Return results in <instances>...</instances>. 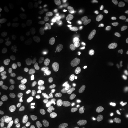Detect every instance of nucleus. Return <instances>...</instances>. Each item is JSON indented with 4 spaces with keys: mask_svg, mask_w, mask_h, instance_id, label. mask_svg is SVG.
I'll list each match as a JSON object with an SVG mask.
<instances>
[{
    "mask_svg": "<svg viewBox=\"0 0 128 128\" xmlns=\"http://www.w3.org/2000/svg\"><path fill=\"white\" fill-rule=\"evenodd\" d=\"M82 96L85 102L92 107L98 106L102 102L100 94L92 90H85L82 93Z\"/></svg>",
    "mask_w": 128,
    "mask_h": 128,
    "instance_id": "1",
    "label": "nucleus"
},
{
    "mask_svg": "<svg viewBox=\"0 0 128 128\" xmlns=\"http://www.w3.org/2000/svg\"><path fill=\"white\" fill-rule=\"evenodd\" d=\"M81 105V100L77 96H74L65 101L62 104V109L68 113L76 112L80 108Z\"/></svg>",
    "mask_w": 128,
    "mask_h": 128,
    "instance_id": "2",
    "label": "nucleus"
},
{
    "mask_svg": "<svg viewBox=\"0 0 128 128\" xmlns=\"http://www.w3.org/2000/svg\"><path fill=\"white\" fill-rule=\"evenodd\" d=\"M81 57V52L79 49H71L67 52L66 58V62L68 65H76L80 61Z\"/></svg>",
    "mask_w": 128,
    "mask_h": 128,
    "instance_id": "3",
    "label": "nucleus"
},
{
    "mask_svg": "<svg viewBox=\"0 0 128 128\" xmlns=\"http://www.w3.org/2000/svg\"><path fill=\"white\" fill-rule=\"evenodd\" d=\"M98 79L100 85L104 88L109 87L112 83L111 75L106 69H102L99 71Z\"/></svg>",
    "mask_w": 128,
    "mask_h": 128,
    "instance_id": "4",
    "label": "nucleus"
},
{
    "mask_svg": "<svg viewBox=\"0 0 128 128\" xmlns=\"http://www.w3.org/2000/svg\"><path fill=\"white\" fill-rule=\"evenodd\" d=\"M49 40L54 47L62 48L66 44V39L64 35L60 34H53L49 36Z\"/></svg>",
    "mask_w": 128,
    "mask_h": 128,
    "instance_id": "5",
    "label": "nucleus"
},
{
    "mask_svg": "<svg viewBox=\"0 0 128 128\" xmlns=\"http://www.w3.org/2000/svg\"><path fill=\"white\" fill-rule=\"evenodd\" d=\"M76 80L80 86L85 87L89 82V74L85 69H80L76 72Z\"/></svg>",
    "mask_w": 128,
    "mask_h": 128,
    "instance_id": "6",
    "label": "nucleus"
},
{
    "mask_svg": "<svg viewBox=\"0 0 128 128\" xmlns=\"http://www.w3.org/2000/svg\"><path fill=\"white\" fill-rule=\"evenodd\" d=\"M70 14L71 20L74 22H80L83 18V10L82 7L77 5L72 6L70 10Z\"/></svg>",
    "mask_w": 128,
    "mask_h": 128,
    "instance_id": "7",
    "label": "nucleus"
},
{
    "mask_svg": "<svg viewBox=\"0 0 128 128\" xmlns=\"http://www.w3.org/2000/svg\"><path fill=\"white\" fill-rule=\"evenodd\" d=\"M48 59L46 57L34 56L30 60V65L32 68L40 69L46 66L48 64Z\"/></svg>",
    "mask_w": 128,
    "mask_h": 128,
    "instance_id": "8",
    "label": "nucleus"
},
{
    "mask_svg": "<svg viewBox=\"0 0 128 128\" xmlns=\"http://www.w3.org/2000/svg\"><path fill=\"white\" fill-rule=\"evenodd\" d=\"M17 52V49L14 46H8L0 49V58L1 59H7L13 56Z\"/></svg>",
    "mask_w": 128,
    "mask_h": 128,
    "instance_id": "9",
    "label": "nucleus"
},
{
    "mask_svg": "<svg viewBox=\"0 0 128 128\" xmlns=\"http://www.w3.org/2000/svg\"><path fill=\"white\" fill-rule=\"evenodd\" d=\"M113 66L119 72L125 74L128 72V66L125 62L120 58H116L113 60Z\"/></svg>",
    "mask_w": 128,
    "mask_h": 128,
    "instance_id": "10",
    "label": "nucleus"
},
{
    "mask_svg": "<svg viewBox=\"0 0 128 128\" xmlns=\"http://www.w3.org/2000/svg\"><path fill=\"white\" fill-rule=\"evenodd\" d=\"M2 87L8 92H14L18 87V82L15 79L8 80L4 82Z\"/></svg>",
    "mask_w": 128,
    "mask_h": 128,
    "instance_id": "11",
    "label": "nucleus"
},
{
    "mask_svg": "<svg viewBox=\"0 0 128 128\" xmlns=\"http://www.w3.org/2000/svg\"><path fill=\"white\" fill-rule=\"evenodd\" d=\"M24 19L28 23H32L34 20L35 16L33 11L28 8H24L22 12Z\"/></svg>",
    "mask_w": 128,
    "mask_h": 128,
    "instance_id": "12",
    "label": "nucleus"
},
{
    "mask_svg": "<svg viewBox=\"0 0 128 128\" xmlns=\"http://www.w3.org/2000/svg\"><path fill=\"white\" fill-rule=\"evenodd\" d=\"M28 106L25 102H20L16 104L13 108V110L18 114H23L28 111Z\"/></svg>",
    "mask_w": 128,
    "mask_h": 128,
    "instance_id": "13",
    "label": "nucleus"
},
{
    "mask_svg": "<svg viewBox=\"0 0 128 128\" xmlns=\"http://www.w3.org/2000/svg\"><path fill=\"white\" fill-rule=\"evenodd\" d=\"M10 23L14 30L19 32L22 30V25L20 23L18 17L16 15H12L10 20Z\"/></svg>",
    "mask_w": 128,
    "mask_h": 128,
    "instance_id": "14",
    "label": "nucleus"
},
{
    "mask_svg": "<svg viewBox=\"0 0 128 128\" xmlns=\"http://www.w3.org/2000/svg\"><path fill=\"white\" fill-rule=\"evenodd\" d=\"M114 38L117 41H128V30L122 29L118 30L114 34Z\"/></svg>",
    "mask_w": 128,
    "mask_h": 128,
    "instance_id": "15",
    "label": "nucleus"
},
{
    "mask_svg": "<svg viewBox=\"0 0 128 128\" xmlns=\"http://www.w3.org/2000/svg\"><path fill=\"white\" fill-rule=\"evenodd\" d=\"M110 50L113 54H117L121 52L122 50V44L119 41H113L110 43Z\"/></svg>",
    "mask_w": 128,
    "mask_h": 128,
    "instance_id": "16",
    "label": "nucleus"
},
{
    "mask_svg": "<svg viewBox=\"0 0 128 128\" xmlns=\"http://www.w3.org/2000/svg\"><path fill=\"white\" fill-rule=\"evenodd\" d=\"M29 94L32 100H38L42 95V92L39 88L31 87L29 88Z\"/></svg>",
    "mask_w": 128,
    "mask_h": 128,
    "instance_id": "17",
    "label": "nucleus"
},
{
    "mask_svg": "<svg viewBox=\"0 0 128 128\" xmlns=\"http://www.w3.org/2000/svg\"><path fill=\"white\" fill-rule=\"evenodd\" d=\"M62 94L58 90L54 88L50 92V98L53 103H58L61 100Z\"/></svg>",
    "mask_w": 128,
    "mask_h": 128,
    "instance_id": "18",
    "label": "nucleus"
},
{
    "mask_svg": "<svg viewBox=\"0 0 128 128\" xmlns=\"http://www.w3.org/2000/svg\"><path fill=\"white\" fill-rule=\"evenodd\" d=\"M96 14V9L92 6H88L86 8L85 12V17L87 20H92L95 17Z\"/></svg>",
    "mask_w": 128,
    "mask_h": 128,
    "instance_id": "19",
    "label": "nucleus"
},
{
    "mask_svg": "<svg viewBox=\"0 0 128 128\" xmlns=\"http://www.w3.org/2000/svg\"><path fill=\"white\" fill-rule=\"evenodd\" d=\"M96 59L101 61H109L112 58V54L109 52H104L99 53V54L96 55Z\"/></svg>",
    "mask_w": 128,
    "mask_h": 128,
    "instance_id": "20",
    "label": "nucleus"
},
{
    "mask_svg": "<svg viewBox=\"0 0 128 128\" xmlns=\"http://www.w3.org/2000/svg\"><path fill=\"white\" fill-rule=\"evenodd\" d=\"M45 50L46 45L43 43H40L39 44H37L32 49V53L34 54H42V53H44Z\"/></svg>",
    "mask_w": 128,
    "mask_h": 128,
    "instance_id": "21",
    "label": "nucleus"
},
{
    "mask_svg": "<svg viewBox=\"0 0 128 128\" xmlns=\"http://www.w3.org/2000/svg\"><path fill=\"white\" fill-rule=\"evenodd\" d=\"M110 31V27L106 24H103L97 29V33L98 36H104Z\"/></svg>",
    "mask_w": 128,
    "mask_h": 128,
    "instance_id": "22",
    "label": "nucleus"
},
{
    "mask_svg": "<svg viewBox=\"0 0 128 128\" xmlns=\"http://www.w3.org/2000/svg\"><path fill=\"white\" fill-rule=\"evenodd\" d=\"M76 78H71L66 81L64 83V87L67 90H72L76 87Z\"/></svg>",
    "mask_w": 128,
    "mask_h": 128,
    "instance_id": "23",
    "label": "nucleus"
},
{
    "mask_svg": "<svg viewBox=\"0 0 128 128\" xmlns=\"http://www.w3.org/2000/svg\"><path fill=\"white\" fill-rule=\"evenodd\" d=\"M54 66L57 70H62L65 66V62L64 60L60 58H55L54 60Z\"/></svg>",
    "mask_w": 128,
    "mask_h": 128,
    "instance_id": "24",
    "label": "nucleus"
},
{
    "mask_svg": "<svg viewBox=\"0 0 128 128\" xmlns=\"http://www.w3.org/2000/svg\"><path fill=\"white\" fill-rule=\"evenodd\" d=\"M4 128H18V124L16 119H11L6 122Z\"/></svg>",
    "mask_w": 128,
    "mask_h": 128,
    "instance_id": "25",
    "label": "nucleus"
},
{
    "mask_svg": "<svg viewBox=\"0 0 128 128\" xmlns=\"http://www.w3.org/2000/svg\"><path fill=\"white\" fill-rule=\"evenodd\" d=\"M9 100L6 97H0V108H4L8 105Z\"/></svg>",
    "mask_w": 128,
    "mask_h": 128,
    "instance_id": "26",
    "label": "nucleus"
},
{
    "mask_svg": "<svg viewBox=\"0 0 128 128\" xmlns=\"http://www.w3.org/2000/svg\"><path fill=\"white\" fill-rule=\"evenodd\" d=\"M28 58L26 56H23L18 59V60H17V64L20 66H24L28 63Z\"/></svg>",
    "mask_w": 128,
    "mask_h": 128,
    "instance_id": "27",
    "label": "nucleus"
},
{
    "mask_svg": "<svg viewBox=\"0 0 128 128\" xmlns=\"http://www.w3.org/2000/svg\"><path fill=\"white\" fill-rule=\"evenodd\" d=\"M123 108H124V109L125 110L126 112H128V95L126 96L125 98L123 101Z\"/></svg>",
    "mask_w": 128,
    "mask_h": 128,
    "instance_id": "28",
    "label": "nucleus"
},
{
    "mask_svg": "<svg viewBox=\"0 0 128 128\" xmlns=\"http://www.w3.org/2000/svg\"><path fill=\"white\" fill-rule=\"evenodd\" d=\"M104 2L103 1H97V3L96 4V7L99 10H101L104 8Z\"/></svg>",
    "mask_w": 128,
    "mask_h": 128,
    "instance_id": "29",
    "label": "nucleus"
},
{
    "mask_svg": "<svg viewBox=\"0 0 128 128\" xmlns=\"http://www.w3.org/2000/svg\"><path fill=\"white\" fill-rule=\"evenodd\" d=\"M52 22H53V23L54 24V25H55L58 28H62L61 24L60 23V22H59L57 19L53 18Z\"/></svg>",
    "mask_w": 128,
    "mask_h": 128,
    "instance_id": "30",
    "label": "nucleus"
},
{
    "mask_svg": "<svg viewBox=\"0 0 128 128\" xmlns=\"http://www.w3.org/2000/svg\"><path fill=\"white\" fill-rule=\"evenodd\" d=\"M109 25L110 26H111L112 28H118L119 27V24L118 23H116V22H110Z\"/></svg>",
    "mask_w": 128,
    "mask_h": 128,
    "instance_id": "31",
    "label": "nucleus"
},
{
    "mask_svg": "<svg viewBox=\"0 0 128 128\" xmlns=\"http://www.w3.org/2000/svg\"><path fill=\"white\" fill-rule=\"evenodd\" d=\"M6 26V23L2 18L0 19V30H2Z\"/></svg>",
    "mask_w": 128,
    "mask_h": 128,
    "instance_id": "32",
    "label": "nucleus"
},
{
    "mask_svg": "<svg viewBox=\"0 0 128 128\" xmlns=\"http://www.w3.org/2000/svg\"><path fill=\"white\" fill-rule=\"evenodd\" d=\"M111 73L113 76H116V75H118V73H119V71L116 70V68H113L111 70Z\"/></svg>",
    "mask_w": 128,
    "mask_h": 128,
    "instance_id": "33",
    "label": "nucleus"
},
{
    "mask_svg": "<svg viewBox=\"0 0 128 128\" xmlns=\"http://www.w3.org/2000/svg\"><path fill=\"white\" fill-rule=\"evenodd\" d=\"M117 14H118V12H113L109 15V17H108V18H114L115 16L117 15Z\"/></svg>",
    "mask_w": 128,
    "mask_h": 128,
    "instance_id": "34",
    "label": "nucleus"
},
{
    "mask_svg": "<svg viewBox=\"0 0 128 128\" xmlns=\"http://www.w3.org/2000/svg\"><path fill=\"white\" fill-rule=\"evenodd\" d=\"M3 66H4V63L2 60H0V69H2Z\"/></svg>",
    "mask_w": 128,
    "mask_h": 128,
    "instance_id": "35",
    "label": "nucleus"
},
{
    "mask_svg": "<svg viewBox=\"0 0 128 128\" xmlns=\"http://www.w3.org/2000/svg\"><path fill=\"white\" fill-rule=\"evenodd\" d=\"M98 20L100 21H103L104 20V17L103 16H100V17L98 18Z\"/></svg>",
    "mask_w": 128,
    "mask_h": 128,
    "instance_id": "36",
    "label": "nucleus"
},
{
    "mask_svg": "<svg viewBox=\"0 0 128 128\" xmlns=\"http://www.w3.org/2000/svg\"><path fill=\"white\" fill-rule=\"evenodd\" d=\"M102 46V43H100V42L97 43V46H98V47H101Z\"/></svg>",
    "mask_w": 128,
    "mask_h": 128,
    "instance_id": "37",
    "label": "nucleus"
},
{
    "mask_svg": "<svg viewBox=\"0 0 128 128\" xmlns=\"http://www.w3.org/2000/svg\"><path fill=\"white\" fill-rule=\"evenodd\" d=\"M2 34H1V33H0V42H2Z\"/></svg>",
    "mask_w": 128,
    "mask_h": 128,
    "instance_id": "38",
    "label": "nucleus"
},
{
    "mask_svg": "<svg viewBox=\"0 0 128 128\" xmlns=\"http://www.w3.org/2000/svg\"><path fill=\"white\" fill-rule=\"evenodd\" d=\"M92 0H90V1H88V0H84V2H92Z\"/></svg>",
    "mask_w": 128,
    "mask_h": 128,
    "instance_id": "39",
    "label": "nucleus"
},
{
    "mask_svg": "<svg viewBox=\"0 0 128 128\" xmlns=\"http://www.w3.org/2000/svg\"><path fill=\"white\" fill-rule=\"evenodd\" d=\"M127 62H128V59H127Z\"/></svg>",
    "mask_w": 128,
    "mask_h": 128,
    "instance_id": "40",
    "label": "nucleus"
}]
</instances>
